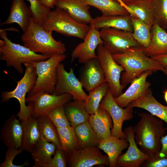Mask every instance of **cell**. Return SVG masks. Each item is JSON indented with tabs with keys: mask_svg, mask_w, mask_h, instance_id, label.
<instances>
[{
	"mask_svg": "<svg viewBox=\"0 0 167 167\" xmlns=\"http://www.w3.org/2000/svg\"><path fill=\"white\" fill-rule=\"evenodd\" d=\"M140 118L133 127L135 141L139 148L150 156L157 155L162 145L161 139L166 128L163 121L150 113H139Z\"/></svg>",
	"mask_w": 167,
	"mask_h": 167,
	"instance_id": "obj_1",
	"label": "cell"
},
{
	"mask_svg": "<svg viewBox=\"0 0 167 167\" xmlns=\"http://www.w3.org/2000/svg\"><path fill=\"white\" fill-rule=\"evenodd\" d=\"M141 47L131 49L121 54L112 55L116 62L124 71L121 76V83L124 88L135 78L148 71H165V66L146 55Z\"/></svg>",
	"mask_w": 167,
	"mask_h": 167,
	"instance_id": "obj_2",
	"label": "cell"
},
{
	"mask_svg": "<svg viewBox=\"0 0 167 167\" xmlns=\"http://www.w3.org/2000/svg\"><path fill=\"white\" fill-rule=\"evenodd\" d=\"M24 45L32 51L49 56L57 54H64L66 51L65 44L53 37L52 33L45 31L33 18L26 31L22 35Z\"/></svg>",
	"mask_w": 167,
	"mask_h": 167,
	"instance_id": "obj_3",
	"label": "cell"
},
{
	"mask_svg": "<svg viewBox=\"0 0 167 167\" xmlns=\"http://www.w3.org/2000/svg\"><path fill=\"white\" fill-rule=\"evenodd\" d=\"M25 71L23 78L17 82L15 89L11 91H4L1 93L2 102H7L12 98L17 99L20 104V110L17 113L21 121H25L32 115L34 107L33 102H29L26 105V94L30 92L33 88L37 79L35 68L31 63L24 64Z\"/></svg>",
	"mask_w": 167,
	"mask_h": 167,
	"instance_id": "obj_4",
	"label": "cell"
},
{
	"mask_svg": "<svg viewBox=\"0 0 167 167\" xmlns=\"http://www.w3.org/2000/svg\"><path fill=\"white\" fill-rule=\"evenodd\" d=\"M1 38L5 44L0 46V59L6 62L7 67H13L19 73L24 71L22 64L44 61L50 57L35 53L24 45L12 42L6 31L0 29Z\"/></svg>",
	"mask_w": 167,
	"mask_h": 167,
	"instance_id": "obj_5",
	"label": "cell"
},
{
	"mask_svg": "<svg viewBox=\"0 0 167 167\" xmlns=\"http://www.w3.org/2000/svg\"><path fill=\"white\" fill-rule=\"evenodd\" d=\"M46 31H55L62 35L74 36L84 40L90 28V25L75 21L65 10L56 7L50 11L42 25Z\"/></svg>",
	"mask_w": 167,
	"mask_h": 167,
	"instance_id": "obj_6",
	"label": "cell"
},
{
	"mask_svg": "<svg viewBox=\"0 0 167 167\" xmlns=\"http://www.w3.org/2000/svg\"><path fill=\"white\" fill-rule=\"evenodd\" d=\"M66 58L64 54H57L46 60L32 63L35 68L37 77L33 88L27 96L39 91L54 94L58 81L57 66Z\"/></svg>",
	"mask_w": 167,
	"mask_h": 167,
	"instance_id": "obj_7",
	"label": "cell"
},
{
	"mask_svg": "<svg viewBox=\"0 0 167 167\" xmlns=\"http://www.w3.org/2000/svg\"><path fill=\"white\" fill-rule=\"evenodd\" d=\"M96 55L102 67L106 82L114 97L122 93L124 89L121 83V74L124 71L123 67L117 63L103 44L96 49Z\"/></svg>",
	"mask_w": 167,
	"mask_h": 167,
	"instance_id": "obj_8",
	"label": "cell"
},
{
	"mask_svg": "<svg viewBox=\"0 0 167 167\" xmlns=\"http://www.w3.org/2000/svg\"><path fill=\"white\" fill-rule=\"evenodd\" d=\"M99 32L104 45L112 55L142 47L134 38L132 32L112 28H102Z\"/></svg>",
	"mask_w": 167,
	"mask_h": 167,
	"instance_id": "obj_9",
	"label": "cell"
},
{
	"mask_svg": "<svg viewBox=\"0 0 167 167\" xmlns=\"http://www.w3.org/2000/svg\"><path fill=\"white\" fill-rule=\"evenodd\" d=\"M58 81L54 94L59 95L65 93L71 95L73 100L85 102L88 95L83 89L82 85L74 74V69L71 67L69 72L62 62L57 66Z\"/></svg>",
	"mask_w": 167,
	"mask_h": 167,
	"instance_id": "obj_10",
	"label": "cell"
},
{
	"mask_svg": "<svg viewBox=\"0 0 167 167\" xmlns=\"http://www.w3.org/2000/svg\"><path fill=\"white\" fill-rule=\"evenodd\" d=\"M99 108L106 110L111 117L113 124L111 136L126 139L122 130V124L124 121L133 118V108L123 109L119 106L115 102L110 88L101 101Z\"/></svg>",
	"mask_w": 167,
	"mask_h": 167,
	"instance_id": "obj_11",
	"label": "cell"
},
{
	"mask_svg": "<svg viewBox=\"0 0 167 167\" xmlns=\"http://www.w3.org/2000/svg\"><path fill=\"white\" fill-rule=\"evenodd\" d=\"M72 97L68 93L57 95L42 91L38 92L27 96L26 103L33 102L34 107L32 116L36 118L41 116L47 114L51 109L57 106L64 105L71 101Z\"/></svg>",
	"mask_w": 167,
	"mask_h": 167,
	"instance_id": "obj_12",
	"label": "cell"
},
{
	"mask_svg": "<svg viewBox=\"0 0 167 167\" xmlns=\"http://www.w3.org/2000/svg\"><path fill=\"white\" fill-rule=\"evenodd\" d=\"M68 156V163L70 167H91L109 165L107 155L103 154L97 147L80 149Z\"/></svg>",
	"mask_w": 167,
	"mask_h": 167,
	"instance_id": "obj_13",
	"label": "cell"
},
{
	"mask_svg": "<svg viewBox=\"0 0 167 167\" xmlns=\"http://www.w3.org/2000/svg\"><path fill=\"white\" fill-rule=\"evenodd\" d=\"M83 42L78 44L71 54V62L77 59L80 63L84 64L94 58H97L96 52L97 46L104 44L99 32L92 25Z\"/></svg>",
	"mask_w": 167,
	"mask_h": 167,
	"instance_id": "obj_14",
	"label": "cell"
},
{
	"mask_svg": "<svg viewBox=\"0 0 167 167\" xmlns=\"http://www.w3.org/2000/svg\"><path fill=\"white\" fill-rule=\"evenodd\" d=\"M124 132L129 145L126 151L118 157L116 167H139L150 156L138 148L135 140L133 126H131L126 127Z\"/></svg>",
	"mask_w": 167,
	"mask_h": 167,
	"instance_id": "obj_15",
	"label": "cell"
},
{
	"mask_svg": "<svg viewBox=\"0 0 167 167\" xmlns=\"http://www.w3.org/2000/svg\"><path fill=\"white\" fill-rule=\"evenodd\" d=\"M79 81L88 92L106 82L101 64L97 58L84 64L80 68Z\"/></svg>",
	"mask_w": 167,
	"mask_h": 167,
	"instance_id": "obj_16",
	"label": "cell"
},
{
	"mask_svg": "<svg viewBox=\"0 0 167 167\" xmlns=\"http://www.w3.org/2000/svg\"><path fill=\"white\" fill-rule=\"evenodd\" d=\"M152 72L151 71H146L133 79L124 93L114 97L117 104L122 108L126 107L131 102L144 95L150 89L151 84L147 81V78Z\"/></svg>",
	"mask_w": 167,
	"mask_h": 167,
	"instance_id": "obj_17",
	"label": "cell"
},
{
	"mask_svg": "<svg viewBox=\"0 0 167 167\" xmlns=\"http://www.w3.org/2000/svg\"><path fill=\"white\" fill-rule=\"evenodd\" d=\"M23 127L14 114L5 120L0 130L1 141L7 148H21Z\"/></svg>",
	"mask_w": 167,
	"mask_h": 167,
	"instance_id": "obj_18",
	"label": "cell"
},
{
	"mask_svg": "<svg viewBox=\"0 0 167 167\" xmlns=\"http://www.w3.org/2000/svg\"><path fill=\"white\" fill-rule=\"evenodd\" d=\"M55 6L66 11L80 23L90 25L93 19L89 11L90 6L85 4L83 0H58Z\"/></svg>",
	"mask_w": 167,
	"mask_h": 167,
	"instance_id": "obj_19",
	"label": "cell"
},
{
	"mask_svg": "<svg viewBox=\"0 0 167 167\" xmlns=\"http://www.w3.org/2000/svg\"><path fill=\"white\" fill-rule=\"evenodd\" d=\"M32 18L30 9L24 0H12L9 15L0 25L16 23L24 32L29 27Z\"/></svg>",
	"mask_w": 167,
	"mask_h": 167,
	"instance_id": "obj_20",
	"label": "cell"
},
{
	"mask_svg": "<svg viewBox=\"0 0 167 167\" xmlns=\"http://www.w3.org/2000/svg\"><path fill=\"white\" fill-rule=\"evenodd\" d=\"M126 107L144 109L164 121L167 125V106L163 105L155 99L150 88L144 95L131 102Z\"/></svg>",
	"mask_w": 167,
	"mask_h": 167,
	"instance_id": "obj_21",
	"label": "cell"
},
{
	"mask_svg": "<svg viewBox=\"0 0 167 167\" xmlns=\"http://www.w3.org/2000/svg\"><path fill=\"white\" fill-rule=\"evenodd\" d=\"M88 121L100 142L111 136L113 122L106 110L99 108L96 113L90 114Z\"/></svg>",
	"mask_w": 167,
	"mask_h": 167,
	"instance_id": "obj_22",
	"label": "cell"
},
{
	"mask_svg": "<svg viewBox=\"0 0 167 167\" xmlns=\"http://www.w3.org/2000/svg\"><path fill=\"white\" fill-rule=\"evenodd\" d=\"M99 30L103 28H112L133 32V25L129 14L125 15H104L98 16L91 24Z\"/></svg>",
	"mask_w": 167,
	"mask_h": 167,
	"instance_id": "obj_23",
	"label": "cell"
},
{
	"mask_svg": "<svg viewBox=\"0 0 167 167\" xmlns=\"http://www.w3.org/2000/svg\"><path fill=\"white\" fill-rule=\"evenodd\" d=\"M151 33V42L148 47H142L143 53L150 57L167 54V32L155 21Z\"/></svg>",
	"mask_w": 167,
	"mask_h": 167,
	"instance_id": "obj_24",
	"label": "cell"
},
{
	"mask_svg": "<svg viewBox=\"0 0 167 167\" xmlns=\"http://www.w3.org/2000/svg\"><path fill=\"white\" fill-rule=\"evenodd\" d=\"M57 147L41 137L30 152L33 161V167H48Z\"/></svg>",
	"mask_w": 167,
	"mask_h": 167,
	"instance_id": "obj_25",
	"label": "cell"
},
{
	"mask_svg": "<svg viewBox=\"0 0 167 167\" xmlns=\"http://www.w3.org/2000/svg\"><path fill=\"white\" fill-rule=\"evenodd\" d=\"M129 145V143L126 139L111 136L100 141L97 147L107 155L109 167H115L118 157Z\"/></svg>",
	"mask_w": 167,
	"mask_h": 167,
	"instance_id": "obj_26",
	"label": "cell"
},
{
	"mask_svg": "<svg viewBox=\"0 0 167 167\" xmlns=\"http://www.w3.org/2000/svg\"><path fill=\"white\" fill-rule=\"evenodd\" d=\"M21 123L23 130L21 148L30 153L41 138L38 122L32 115Z\"/></svg>",
	"mask_w": 167,
	"mask_h": 167,
	"instance_id": "obj_27",
	"label": "cell"
},
{
	"mask_svg": "<svg viewBox=\"0 0 167 167\" xmlns=\"http://www.w3.org/2000/svg\"><path fill=\"white\" fill-rule=\"evenodd\" d=\"M66 117L71 126H76L88 121L90 114L85 108L84 102L73 100L64 105Z\"/></svg>",
	"mask_w": 167,
	"mask_h": 167,
	"instance_id": "obj_28",
	"label": "cell"
},
{
	"mask_svg": "<svg viewBox=\"0 0 167 167\" xmlns=\"http://www.w3.org/2000/svg\"><path fill=\"white\" fill-rule=\"evenodd\" d=\"M36 118L41 137L55 144L57 148L62 149L57 128L48 116L42 115Z\"/></svg>",
	"mask_w": 167,
	"mask_h": 167,
	"instance_id": "obj_29",
	"label": "cell"
},
{
	"mask_svg": "<svg viewBox=\"0 0 167 167\" xmlns=\"http://www.w3.org/2000/svg\"><path fill=\"white\" fill-rule=\"evenodd\" d=\"M74 128L80 149L97 147L100 141L88 121Z\"/></svg>",
	"mask_w": 167,
	"mask_h": 167,
	"instance_id": "obj_30",
	"label": "cell"
},
{
	"mask_svg": "<svg viewBox=\"0 0 167 167\" xmlns=\"http://www.w3.org/2000/svg\"><path fill=\"white\" fill-rule=\"evenodd\" d=\"M84 3L99 10L103 15H129L127 11L116 0H83Z\"/></svg>",
	"mask_w": 167,
	"mask_h": 167,
	"instance_id": "obj_31",
	"label": "cell"
},
{
	"mask_svg": "<svg viewBox=\"0 0 167 167\" xmlns=\"http://www.w3.org/2000/svg\"><path fill=\"white\" fill-rule=\"evenodd\" d=\"M109 88L108 83L105 82L88 92L84 103L86 109L89 114L94 113L97 111L101 101Z\"/></svg>",
	"mask_w": 167,
	"mask_h": 167,
	"instance_id": "obj_32",
	"label": "cell"
},
{
	"mask_svg": "<svg viewBox=\"0 0 167 167\" xmlns=\"http://www.w3.org/2000/svg\"><path fill=\"white\" fill-rule=\"evenodd\" d=\"M131 19L134 38L143 47H148L151 41V29L152 25L147 24L138 18L131 16Z\"/></svg>",
	"mask_w": 167,
	"mask_h": 167,
	"instance_id": "obj_33",
	"label": "cell"
},
{
	"mask_svg": "<svg viewBox=\"0 0 167 167\" xmlns=\"http://www.w3.org/2000/svg\"><path fill=\"white\" fill-rule=\"evenodd\" d=\"M57 128L62 148L67 156L80 149L73 127L70 126Z\"/></svg>",
	"mask_w": 167,
	"mask_h": 167,
	"instance_id": "obj_34",
	"label": "cell"
},
{
	"mask_svg": "<svg viewBox=\"0 0 167 167\" xmlns=\"http://www.w3.org/2000/svg\"><path fill=\"white\" fill-rule=\"evenodd\" d=\"M128 12L130 15L138 18L145 23L153 25L155 19L151 8L140 4H126L121 0H116Z\"/></svg>",
	"mask_w": 167,
	"mask_h": 167,
	"instance_id": "obj_35",
	"label": "cell"
},
{
	"mask_svg": "<svg viewBox=\"0 0 167 167\" xmlns=\"http://www.w3.org/2000/svg\"><path fill=\"white\" fill-rule=\"evenodd\" d=\"M151 11L155 21L165 30L167 28V0H155Z\"/></svg>",
	"mask_w": 167,
	"mask_h": 167,
	"instance_id": "obj_36",
	"label": "cell"
},
{
	"mask_svg": "<svg viewBox=\"0 0 167 167\" xmlns=\"http://www.w3.org/2000/svg\"><path fill=\"white\" fill-rule=\"evenodd\" d=\"M30 4L29 7L32 18L37 24L42 25L51 11L39 0H27Z\"/></svg>",
	"mask_w": 167,
	"mask_h": 167,
	"instance_id": "obj_37",
	"label": "cell"
},
{
	"mask_svg": "<svg viewBox=\"0 0 167 167\" xmlns=\"http://www.w3.org/2000/svg\"><path fill=\"white\" fill-rule=\"evenodd\" d=\"M64 105L55 107L47 114L57 128H64L70 126L65 115Z\"/></svg>",
	"mask_w": 167,
	"mask_h": 167,
	"instance_id": "obj_38",
	"label": "cell"
},
{
	"mask_svg": "<svg viewBox=\"0 0 167 167\" xmlns=\"http://www.w3.org/2000/svg\"><path fill=\"white\" fill-rule=\"evenodd\" d=\"M23 151L21 148L15 149L13 148H8L5 154V158L4 161L0 164V167H23L29 165L28 162L26 161L21 165L14 164L13 160L18 155L21 153Z\"/></svg>",
	"mask_w": 167,
	"mask_h": 167,
	"instance_id": "obj_39",
	"label": "cell"
},
{
	"mask_svg": "<svg viewBox=\"0 0 167 167\" xmlns=\"http://www.w3.org/2000/svg\"><path fill=\"white\" fill-rule=\"evenodd\" d=\"M68 156L62 149L57 148L48 167H66Z\"/></svg>",
	"mask_w": 167,
	"mask_h": 167,
	"instance_id": "obj_40",
	"label": "cell"
},
{
	"mask_svg": "<svg viewBox=\"0 0 167 167\" xmlns=\"http://www.w3.org/2000/svg\"><path fill=\"white\" fill-rule=\"evenodd\" d=\"M143 167H167V158L150 156L142 165Z\"/></svg>",
	"mask_w": 167,
	"mask_h": 167,
	"instance_id": "obj_41",
	"label": "cell"
},
{
	"mask_svg": "<svg viewBox=\"0 0 167 167\" xmlns=\"http://www.w3.org/2000/svg\"><path fill=\"white\" fill-rule=\"evenodd\" d=\"M161 148L159 152L156 155L162 158H167V134L161 139Z\"/></svg>",
	"mask_w": 167,
	"mask_h": 167,
	"instance_id": "obj_42",
	"label": "cell"
},
{
	"mask_svg": "<svg viewBox=\"0 0 167 167\" xmlns=\"http://www.w3.org/2000/svg\"><path fill=\"white\" fill-rule=\"evenodd\" d=\"M151 58L164 66H167V54L156 55Z\"/></svg>",
	"mask_w": 167,
	"mask_h": 167,
	"instance_id": "obj_43",
	"label": "cell"
},
{
	"mask_svg": "<svg viewBox=\"0 0 167 167\" xmlns=\"http://www.w3.org/2000/svg\"><path fill=\"white\" fill-rule=\"evenodd\" d=\"M154 0H128L127 2L125 3L140 4L148 6H151L152 3Z\"/></svg>",
	"mask_w": 167,
	"mask_h": 167,
	"instance_id": "obj_44",
	"label": "cell"
},
{
	"mask_svg": "<svg viewBox=\"0 0 167 167\" xmlns=\"http://www.w3.org/2000/svg\"><path fill=\"white\" fill-rule=\"evenodd\" d=\"M46 7L51 9L56 5L58 0H39Z\"/></svg>",
	"mask_w": 167,
	"mask_h": 167,
	"instance_id": "obj_45",
	"label": "cell"
},
{
	"mask_svg": "<svg viewBox=\"0 0 167 167\" xmlns=\"http://www.w3.org/2000/svg\"><path fill=\"white\" fill-rule=\"evenodd\" d=\"M164 98L167 103V90L164 92Z\"/></svg>",
	"mask_w": 167,
	"mask_h": 167,
	"instance_id": "obj_46",
	"label": "cell"
},
{
	"mask_svg": "<svg viewBox=\"0 0 167 167\" xmlns=\"http://www.w3.org/2000/svg\"><path fill=\"white\" fill-rule=\"evenodd\" d=\"M164 72L167 75V66H165V71Z\"/></svg>",
	"mask_w": 167,
	"mask_h": 167,
	"instance_id": "obj_47",
	"label": "cell"
},
{
	"mask_svg": "<svg viewBox=\"0 0 167 167\" xmlns=\"http://www.w3.org/2000/svg\"><path fill=\"white\" fill-rule=\"evenodd\" d=\"M123 2L125 3H126L128 0H121Z\"/></svg>",
	"mask_w": 167,
	"mask_h": 167,
	"instance_id": "obj_48",
	"label": "cell"
},
{
	"mask_svg": "<svg viewBox=\"0 0 167 167\" xmlns=\"http://www.w3.org/2000/svg\"></svg>",
	"mask_w": 167,
	"mask_h": 167,
	"instance_id": "obj_49",
	"label": "cell"
}]
</instances>
